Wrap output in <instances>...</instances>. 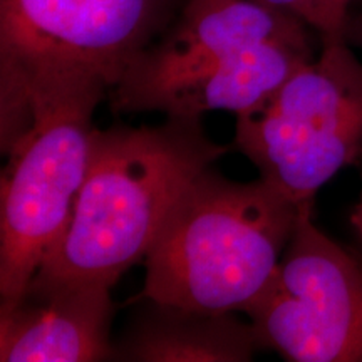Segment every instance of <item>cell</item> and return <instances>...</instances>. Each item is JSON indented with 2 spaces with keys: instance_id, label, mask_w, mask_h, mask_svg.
<instances>
[{
  "instance_id": "cell-1",
  "label": "cell",
  "mask_w": 362,
  "mask_h": 362,
  "mask_svg": "<svg viewBox=\"0 0 362 362\" xmlns=\"http://www.w3.org/2000/svg\"><path fill=\"white\" fill-rule=\"evenodd\" d=\"M226 151L205 134L200 117L94 129L69 225L30 282L112 287L146 259L185 189Z\"/></svg>"
},
{
  "instance_id": "cell-2",
  "label": "cell",
  "mask_w": 362,
  "mask_h": 362,
  "mask_svg": "<svg viewBox=\"0 0 362 362\" xmlns=\"http://www.w3.org/2000/svg\"><path fill=\"white\" fill-rule=\"evenodd\" d=\"M300 208L264 178L238 183L205 170L171 208L143 260L139 297L198 312H242L274 275Z\"/></svg>"
},
{
  "instance_id": "cell-3",
  "label": "cell",
  "mask_w": 362,
  "mask_h": 362,
  "mask_svg": "<svg viewBox=\"0 0 362 362\" xmlns=\"http://www.w3.org/2000/svg\"><path fill=\"white\" fill-rule=\"evenodd\" d=\"M175 0H0L2 144L37 94L110 90L165 27Z\"/></svg>"
},
{
  "instance_id": "cell-4",
  "label": "cell",
  "mask_w": 362,
  "mask_h": 362,
  "mask_svg": "<svg viewBox=\"0 0 362 362\" xmlns=\"http://www.w3.org/2000/svg\"><path fill=\"white\" fill-rule=\"evenodd\" d=\"M107 90L37 94L7 146L0 197V307L19 298L69 225L90 158L93 115Z\"/></svg>"
},
{
  "instance_id": "cell-5",
  "label": "cell",
  "mask_w": 362,
  "mask_h": 362,
  "mask_svg": "<svg viewBox=\"0 0 362 362\" xmlns=\"http://www.w3.org/2000/svg\"><path fill=\"white\" fill-rule=\"evenodd\" d=\"M235 146L297 203L362 158V62L344 37L322 39L269 98L237 115Z\"/></svg>"
},
{
  "instance_id": "cell-6",
  "label": "cell",
  "mask_w": 362,
  "mask_h": 362,
  "mask_svg": "<svg viewBox=\"0 0 362 362\" xmlns=\"http://www.w3.org/2000/svg\"><path fill=\"white\" fill-rule=\"evenodd\" d=\"M257 346L291 362H362V257L329 238L304 202L264 291L243 307Z\"/></svg>"
},
{
  "instance_id": "cell-7",
  "label": "cell",
  "mask_w": 362,
  "mask_h": 362,
  "mask_svg": "<svg viewBox=\"0 0 362 362\" xmlns=\"http://www.w3.org/2000/svg\"><path fill=\"white\" fill-rule=\"evenodd\" d=\"M305 25L293 13L257 0H187L173 27L110 90L112 110L134 112L155 90L202 74L250 45L309 44Z\"/></svg>"
},
{
  "instance_id": "cell-8",
  "label": "cell",
  "mask_w": 362,
  "mask_h": 362,
  "mask_svg": "<svg viewBox=\"0 0 362 362\" xmlns=\"http://www.w3.org/2000/svg\"><path fill=\"white\" fill-rule=\"evenodd\" d=\"M111 287L94 282H30L0 307L2 362L112 359Z\"/></svg>"
},
{
  "instance_id": "cell-9",
  "label": "cell",
  "mask_w": 362,
  "mask_h": 362,
  "mask_svg": "<svg viewBox=\"0 0 362 362\" xmlns=\"http://www.w3.org/2000/svg\"><path fill=\"white\" fill-rule=\"evenodd\" d=\"M310 59V44L270 40L250 45L202 74L155 90L134 112L202 117L205 112L225 110L242 115L269 98Z\"/></svg>"
},
{
  "instance_id": "cell-10",
  "label": "cell",
  "mask_w": 362,
  "mask_h": 362,
  "mask_svg": "<svg viewBox=\"0 0 362 362\" xmlns=\"http://www.w3.org/2000/svg\"><path fill=\"white\" fill-rule=\"evenodd\" d=\"M112 344V359L129 362H247L257 349L250 324L233 312H198L143 298Z\"/></svg>"
},
{
  "instance_id": "cell-11",
  "label": "cell",
  "mask_w": 362,
  "mask_h": 362,
  "mask_svg": "<svg viewBox=\"0 0 362 362\" xmlns=\"http://www.w3.org/2000/svg\"><path fill=\"white\" fill-rule=\"evenodd\" d=\"M351 4L352 0H317L314 29L320 34V39L344 37Z\"/></svg>"
},
{
  "instance_id": "cell-12",
  "label": "cell",
  "mask_w": 362,
  "mask_h": 362,
  "mask_svg": "<svg viewBox=\"0 0 362 362\" xmlns=\"http://www.w3.org/2000/svg\"><path fill=\"white\" fill-rule=\"evenodd\" d=\"M265 6L280 8V11L291 12L302 19L307 25L314 27L315 24V2L317 0H257Z\"/></svg>"
},
{
  "instance_id": "cell-13",
  "label": "cell",
  "mask_w": 362,
  "mask_h": 362,
  "mask_svg": "<svg viewBox=\"0 0 362 362\" xmlns=\"http://www.w3.org/2000/svg\"><path fill=\"white\" fill-rule=\"evenodd\" d=\"M344 39L354 47L362 49V12L356 16L347 17L346 25H344Z\"/></svg>"
},
{
  "instance_id": "cell-14",
  "label": "cell",
  "mask_w": 362,
  "mask_h": 362,
  "mask_svg": "<svg viewBox=\"0 0 362 362\" xmlns=\"http://www.w3.org/2000/svg\"><path fill=\"white\" fill-rule=\"evenodd\" d=\"M361 163H362V158H361ZM351 221H352V225H354V228H356L357 235H359V238L362 240V194H361L359 203H357L354 214H352Z\"/></svg>"
},
{
  "instance_id": "cell-15",
  "label": "cell",
  "mask_w": 362,
  "mask_h": 362,
  "mask_svg": "<svg viewBox=\"0 0 362 362\" xmlns=\"http://www.w3.org/2000/svg\"><path fill=\"white\" fill-rule=\"evenodd\" d=\"M361 257H362V255H361Z\"/></svg>"
}]
</instances>
